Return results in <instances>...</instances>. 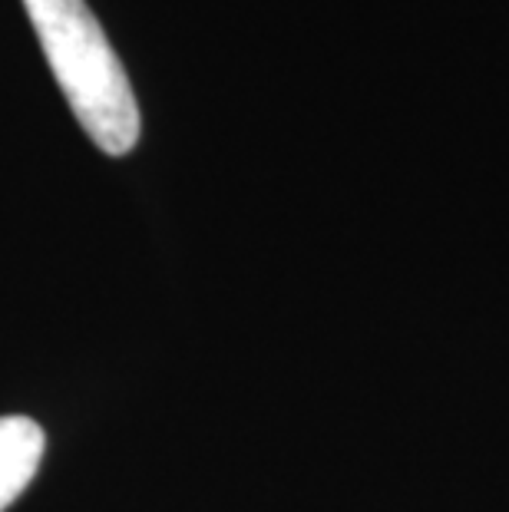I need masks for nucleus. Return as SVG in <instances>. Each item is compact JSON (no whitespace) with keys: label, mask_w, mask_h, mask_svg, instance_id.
<instances>
[{"label":"nucleus","mask_w":509,"mask_h":512,"mask_svg":"<svg viewBox=\"0 0 509 512\" xmlns=\"http://www.w3.org/2000/svg\"><path fill=\"white\" fill-rule=\"evenodd\" d=\"M30 24L73 116L110 156L139 143V103L116 50L86 0H24Z\"/></svg>","instance_id":"1"},{"label":"nucleus","mask_w":509,"mask_h":512,"mask_svg":"<svg viewBox=\"0 0 509 512\" xmlns=\"http://www.w3.org/2000/svg\"><path fill=\"white\" fill-rule=\"evenodd\" d=\"M47 437L30 417H0V512L37 476Z\"/></svg>","instance_id":"2"}]
</instances>
